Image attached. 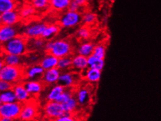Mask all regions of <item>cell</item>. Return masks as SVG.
Returning <instances> with one entry per match:
<instances>
[{"mask_svg":"<svg viewBox=\"0 0 161 121\" xmlns=\"http://www.w3.org/2000/svg\"><path fill=\"white\" fill-rule=\"evenodd\" d=\"M2 53L24 56L28 52V38L24 35H18L8 42L1 45Z\"/></svg>","mask_w":161,"mask_h":121,"instance_id":"cell-1","label":"cell"},{"mask_svg":"<svg viewBox=\"0 0 161 121\" xmlns=\"http://www.w3.org/2000/svg\"><path fill=\"white\" fill-rule=\"evenodd\" d=\"M24 77V69L22 66L4 65L0 69V80L8 81L13 85L21 83Z\"/></svg>","mask_w":161,"mask_h":121,"instance_id":"cell-2","label":"cell"},{"mask_svg":"<svg viewBox=\"0 0 161 121\" xmlns=\"http://www.w3.org/2000/svg\"><path fill=\"white\" fill-rule=\"evenodd\" d=\"M73 47L70 42L66 40L53 41L52 46L49 53L58 58L70 56L72 54Z\"/></svg>","mask_w":161,"mask_h":121,"instance_id":"cell-3","label":"cell"},{"mask_svg":"<svg viewBox=\"0 0 161 121\" xmlns=\"http://www.w3.org/2000/svg\"><path fill=\"white\" fill-rule=\"evenodd\" d=\"M22 104L15 101L11 103L1 104L0 116L1 118H8L12 119H19L22 108Z\"/></svg>","mask_w":161,"mask_h":121,"instance_id":"cell-4","label":"cell"},{"mask_svg":"<svg viewBox=\"0 0 161 121\" xmlns=\"http://www.w3.org/2000/svg\"><path fill=\"white\" fill-rule=\"evenodd\" d=\"M82 22V15L80 12L66 11L59 19V25L64 28L76 27Z\"/></svg>","mask_w":161,"mask_h":121,"instance_id":"cell-5","label":"cell"},{"mask_svg":"<svg viewBox=\"0 0 161 121\" xmlns=\"http://www.w3.org/2000/svg\"><path fill=\"white\" fill-rule=\"evenodd\" d=\"M47 26L42 22H32L23 29V35L28 39L41 38Z\"/></svg>","mask_w":161,"mask_h":121,"instance_id":"cell-6","label":"cell"},{"mask_svg":"<svg viewBox=\"0 0 161 121\" xmlns=\"http://www.w3.org/2000/svg\"><path fill=\"white\" fill-rule=\"evenodd\" d=\"M38 113V108L37 104L31 100L22 105L19 119L22 121H32L37 116Z\"/></svg>","mask_w":161,"mask_h":121,"instance_id":"cell-7","label":"cell"},{"mask_svg":"<svg viewBox=\"0 0 161 121\" xmlns=\"http://www.w3.org/2000/svg\"><path fill=\"white\" fill-rule=\"evenodd\" d=\"M43 111L45 115L52 120L62 117L65 113L62 104L58 101H47L44 106Z\"/></svg>","mask_w":161,"mask_h":121,"instance_id":"cell-8","label":"cell"},{"mask_svg":"<svg viewBox=\"0 0 161 121\" xmlns=\"http://www.w3.org/2000/svg\"><path fill=\"white\" fill-rule=\"evenodd\" d=\"M18 29L16 25H1L0 28V42L1 45L9 41L13 38L18 36Z\"/></svg>","mask_w":161,"mask_h":121,"instance_id":"cell-9","label":"cell"},{"mask_svg":"<svg viewBox=\"0 0 161 121\" xmlns=\"http://www.w3.org/2000/svg\"><path fill=\"white\" fill-rule=\"evenodd\" d=\"M61 73L62 71L58 67L45 70L41 78V81L45 85H53L58 83Z\"/></svg>","mask_w":161,"mask_h":121,"instance_id":"cell-10","label":"cell"},{"mask_svg":"<svg viewBox=\"0 0 161 121\" xmlns=\"http://www.w3.org/2000/svg\"><path fill=\"white\" fill-rule=\"evenodd\" d=\"M13 90L15 92L18 102L23 104L31 100L32 96L26 90L24 83H19L14 84Z\"/></svg>","mask_w":161,"mask_h":121,"instance_id":"cell-11","label":"cell"},{"mask_svg":"<svg viewBox=\"0 0 161 121\" xmlns=\"http://www.w3.org/2000/svg\"><path fill=\"white\" fill-rule=\"evenodd\" d=\"M19 11L16 9L5 13H1L0 22L1 25H17L21 19Z\"/></svg>","mask_w":161,"mask_h":121,"instance_id":"cell-12","label":"cell"},{"mask_svg":"<svg viewBox=\"0 0 161 121\" xmlns=\"http://www.w3.org/2000/svg\"><path fill=\"white\" fill-rule=\"evenodd\" d=\"M45 70L39 64L31 65L24 69V77L30 80H41Z\"/></svg>","mask_w":161,"mask_h":121,"instance_id":"cell-13","label":"cell"},{"mask_svg":"<svg viewBox=\"0 0 161 121\" xmlns=\"http://www.w3.org/2000/svg\"><path fill=\"white\" fill-rule=\"evenodd\" d=\"M81 73L82 78L90 83H97L102 77V71L93 68L89 67Z\"/></svg>","mask_w":161,"mask_h":121,"instance_id":"cell-14","label":"cell"},{"mask_svg":"<svg viewBox=\"0 0 161 121\" xmlns=\"http://www.w3.org/2000/svg\"><path fill=\"white\" fill-rule=\"evenodd\" d=\"M28 91L32 96H36L42 92L45 84L39 80H29L24 83Z\"/></svg>","mask_w":161,"mask_h":121,"instance_id":"cell-15","label":"cell"},{"mask_svg":"<svg viewBox=\"0 0 161 121\" xmlns=\"http://www.w3.org/2000/svg\"><path fill=\"white\" fill-rule=\"evenodd\" d=\"M72 68L76 71L82 72L89 68L87 58L77 54L72 56Z\"/></svg>","mask_w":161,"mask_h":121,"instance_id":"cell-16","label":"cell"},{"mask_svg":"<svg viewBox=\"0 0 161 121\" xmlns=\"http://www.w3.org/2000/svg\"><path fill=\"white\" fill-rule=\"evenodd\" d=\"M1 60L3 61L5 65L13 66H22L25 63L23 56L15 54H5L2 53Z\"/></svg>","mask_w":161,"mask_h":121,"instance_id":"cell-17","label":"cell"},{"mask_svg":"<svg viewBox=\"0 0 161 121\" xmlns=\"http://www.w3.org/2000/svg\"><path fill=\"white\" fill-rule=\"evenodd\" d=\"M59 58L53 54L47 53L39 62V64L45 70H47L53 68L58 67Z\"/></svg>","mask_w":161,"mask_h":121,"instance_id":"cell-18","label":"cell"},{"mask_svg":"<svg viewBox=\"0 0 161 121\" xmlns=\"http://www.w3.org/2000/svg\"><path fill=\"white\" fill-rule=\"evenodd\" d=\"M76 81V76L74 75V73L72 72H64L61 73L58 84L65 88H70L75 85Z\"/></svg>","mask_w":161,"mask_h":121,"instance_id":"cell-19","label":"cell"},{"mask_svg":"<svg viewBox=\"0 0 161 121\" xmlns=\"http://www.w3.org/2000/svg\"><path fill=\"white\" fill-rule=\"evenodd\" d=\"M72 0H51L50 8L56 12H65L69 9Z\"/></svg>","mask_w":161,"mask_h":121,"instance_id":"cell-20","label":"cell"},{"mask_svg":"<svg viewBox=\"0 0 161 121\" xmlns=\"http://www.w3.org/2000/svg\"><path fill=\"white\" fill-rule=\"evenodd\" d=\"M66 88L59 84L53 85L47 95V101H56L62 93L64 92Z\"/></svg>","mask_w":161,"mask_h":121,"instance_id":"cell-21","label":"cell"},{"mask_svg":"<svg viewBox=\"0 0 161 121\" xmlns=\"http://www.w3.org/2000/svg\"><path fill=\"white\" fill-rule=\"evenodd\" d=\"M45 40L42 37L28 39V47L29 51L41 50L45 48Z\"/></svg>","mask_w":161,"mask_h":121,"instance_id":"cell-22","label":"cell"},{"mask_svg":"<svg viewBox=\"0 0 161 121\" xmlns=\"http://www.w3.org/2000/svg\"><path fill=\"white\" fill-rule=\"evenodd\" d=\"M75 97L77 100L79 104L83 105L87 103L90 100V92L86 88L82 87L79 88L75 94Z\"/></svg>","mask_w":161,"mask_h":121,"instance_id":"cell-23","label":"cell"},{"mask_svg":"<svg viewBox=\"0 0 161 121\" xmlns=\"http://www.w3.org/2000/svg\"><path fill=\"white\" fill-rule=\"evenodd\" d=\"M94 45L91 42H84L77 48V54H80L86 58H89L93 53Z\"/></svg>","mask_w":161,"mask_h":121,"instance_id":"cell-24","label":"cell"},{"mask_svg":"<svg viewBox=\"0 0 161 121\" xmlns=\"http://www.w3.org/2000/svg\"><path fill=\"white\" fill-rule=\"evenodd\" d=\"M60 26L56 24L47 25L46 28L43 32L42 38L45 40H50L59 33Z\"/></svg>","mask_w":161,"mask_h":121,"instance_id":"cell-25","label":"cell"},{"mask_svg":"<svg viewBox=\"0 0 161 121\" xmlns=\"http://www.w3.org/2000/svg\"><path fill=\"white\" fill-rule=\"evenodd\" d=\"M87 62L89 67L96 69L100 71L103 70L105 65L104 59L97 58V57L94 56L93 54L87 58Z\"/></svg>","mask_w":161,"mask_h":121,"instance_id":"cell-26","label":"cell"},{"mask_svg":"<svg viewBox=\"0 0 161 121\" xmlns=\"http://www.w3.org/2000/svg\"><path fill=\"white\" fill-rule=\"evenodd\" d=\"M62 104L63 106L64 113L71 114H72V113L76 110L79 105L75 96H72L69 100Z\"/></svg>","mask_w":161,"mask_h":121,"instance_id":"cell-27","label":"cell"},{"mask_svg":"<svg viewBox=\"0 0 161 121\" xmlns=\"http://www.w3.org/2000/svg\"><path fill=\"white\" fill-rule=\"evenodd\" d=\"M17 101V98L15 96V92L13 89L8 91H5L1 92L0 94V103L1 104H6V103H11Z\"/></svg>","mask_w":161,"mask_h":121,"instance_id":"cell-28","label":"cell"},{"mask_svg":"<svg viewBox=\"0 0 161 121\" xmlns=\"http://www.w3.org/2000/svg\"><path fill=\"white\" fill-rule=\"evenodd\" d=\"M17 3L15 0H0V13H3L16 9Z\"/></svg>","mask_w":161,"mask_h":121,"instance_id":"cell-29","label":"cell"},{"mask_svg":"<svg viewBox=\"0 0 161 121\" xmlns=\"http://www.w3.org/2000/svg\"><path fill=\"white\" fill-rule=\"evenodd\" d=\"M36 9L31 4L27 5L23 7L19 11L21 18L22 19H28L33 17L36 13Z\"/></svg>","mask_w":161,"mask_h":121,"instance_id":"cell-30","label":"cell"},{"mask_svg":"<svg viewBox=\"0 0 161 121\" xmlns=\"http://www.w3.org/2000/svg\"><path fill=\"white\" fill-rule=\"evenodd\" d=\"M72 57L70 56L59 58L58 68L62 71H66L72 68Z\"/></svg>","mask_w":161,"mask_h":121,"instance_id":"cell-31","label":"cell"},{"mask_svg":"<svg viewBox=\"0 0 161 121\" xmlns=\"http://www.w3.org/2000/svg\"><path fill=\"white\" fill-rule=\"evenodd\" d=\"M31 4L37 11H45L50 8L49 3L45 0H31Z\"/></svg>","mask_w":161,"mask_h":121,"instance_id":"cell-32","label":"cell"},{"mask_svg":"<svg viewBox=\"0 0 161 121\" xmlns=\"http://www.w3.org/2000/svg\"><path fill=\"white\" fill-rule=\"evenodd\" d=\"M97 19V15L91 12H86L82 15V22L86 26L94 24Z\"/></svg>","mask_w":161,"mask_h":121,"instance_id":"cell-33","label":"cell"},{"mask_svg":"<svg viewBox=\"0 0 161 121\" xmlns=\"http://www.w3.org/2000/svg\"><path fill=\"white\" fill-rule=\"evenodd\" d=\"M91 31L87 26H82L77 31V36L82 40H87L91 36Z\"/></svg>","mask_w":161,"mask_h":121,"instance_id":"cell-34","label":"cell"},{"mask_svg":"<svg viewBox=\"0 0 161 121\" xmlns=\"http://www.w3.org/2000/svg\"><path fill=\"white\" fill-rule=\"evenodd\" d=\"M93 54L97 58L104 59L106 54V46L102 43L96 45L94 48Z\"/></svg>","mask_w":161,"mask_h":121,"instance_id":"cell-35","label":"cell"},{"mask_svg":"<svg viewBox=\"0 0 161 121\" xmlns=\"http://www.w3.org/2000/svg\"><path fill=\"white\" fill-rule=\"evenodd\" d=\"M73 96H74V93L73 92L72 88H66L64 92L62 93V94L58 98L56 101H58L60 104H63Z\"/></svg>","mask_w":161,"mask_h":121,"instance_id":"cell-36","label":"cell"},{"mask_svg":"<svg viewBox=\"0 0 161 121\" xmlns=\"http://www.w3.org/2000/svg\"><path fill=\"white\" fill-rule=\"evenodd\" d=\"M13 84L10 83L8 81H4V80H1L0 81V91L1 92H3L5 91H8L9 90L13 89Z\"/></svg>","mask_w":161,"mask_h":121,"instance_id":"cell-37","label":"cell"},{"mask_svg":"<svg viewBox=\"0 0 161 121\" xmlns=\"http://www.w3.org/2000/svg\"><path fill=\"white\" fill-rule=\"evenodd\" d=\"M52 121H77L75 118L72 116V114L65 113L63 116L55 119Z\"/></svg>","mask_w":161,"mask_h":121,"instance_id":"cell-38","label":"cell"},{"mask_svg":"<svg viewBox=\"0 0 161 121\" xmlns=\"http://www.w3.org/2000/svg\"><path fill=\"white\" fill-rule=\"evenodd\" d=\"M39 58H40L38 54L35 53H32V54L31 53L28 57V60L30 64L31 65H33V64H36V63L40 62L41 60H39Z\"/></svg>","mask_w":161,"mask_h":121,"instance_id":"cell-39","label":"cell"},{"mask_svg":"<svg viewBox=\"0 0 161 121\" xmlns=\"http://www.w3.org/2000/svg\"><path fill=\"white\" fill-rule=\"evenodd\" d=\"M80 8V7L77 4L75 1L72 0V3H70V6L69 7L68 10L70 11H73V12H79Z\"/></svg>","mask_w":161,"mask_h":121,"instance_id":"cell-40","label":"cell"},{"mask_svg":"<svg viewBox=\"0 0 161 121\" xmlns=\"http://www.w3.org/2000/svg\"><path fill=\"white\" fill-rule=\"evenodd\" d=\"M75 1L77 4L79 5L81 8L86 6L89 0H73Z\"/></svg>","mask_w":161,"mask_h":121,"instance_id":"cell-41","label":"cell"},{"mask_svg":"<svg viewBox=\"0 0 161 121\" xmlns=\"http://www.w3.org/2000/svg\"><path fill=\"white\" fill-rule=\"evenodd\" d=\"M0 121H18V119H12L8 118H1Z\"/></svg>","mask_w":161,"mask_h":121,"instance_id":"cell-42","label":"cell"},{"mask_svg":"<svg viewBox=\"0 0 161 121\" xmlns=\"http://www.w3.org/2000/svg\"><path fill=\"white\" fill-rule=\"evenodd\" d=\"M114 1L115 0H109V1H110V3H114Z\"/></svg>","mask_w":161,"mask_h":121,"instance_id":"cell-43","label":"cell"},{"mask_svg":"<svg viewBox=\"0 0 161 121\" xmlns=\"http://www.w3.org/2000/svg\"><path fill=\"white\" fill-rule=\"evenodd\" d=\"M46 1H47V2H48V3H50L51 2V0H45Z\"/></svg>","mask_w":161,"mask_h":121,"instance_id":"cell-44","label":"cell"}]
</instances>
